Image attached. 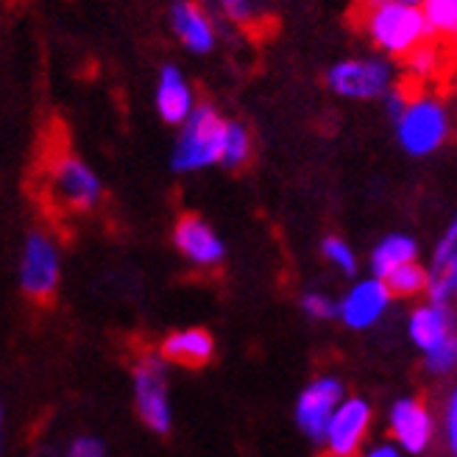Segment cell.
Masks as SVG:
<instances>
[{
	"label": "cell",
	"mask_w": 457,
	"mask_h": 457,
	"mask_svg": "<svg viewBox=\"0 0 457 457\" xmlns=\"http://www.w3.org/2000/svg\"><path fill=\"white\" fill-rule=\"evenodd\" d=\"M220 9L226 17H232L240 26H248L251 20H254V6H251V0H218Z\"/></svg>",
	"instance_id": "cell-26"
},
{
	"label": "cell",
	"mask_w": 457,
	"mask_h": 457,
	"mask_svg": "<svg viewBox=\"0 0 457 457\" xmlns=\"http://www.w3.org/2000/svg\"><path fill=\"white\" fill-rule=\"evenodd\" d=\"M416 240L407 237V235H391L385 237L371 254V270L374 277L385 279L387 273L407 265V262H416Z\"/></svg>",
	"instance_id": "cell-18"
},
{
	"label": "cell",
	"mask_w": 457,
	"mask_h": 457,
	"mask_svg": "<svg viewBox=\"0 0 457 457\" xmlns=\"http://www.w3.org/2000/svg\"><path fill=\"white\" fill-rule=\"evenodd\" d=\"M64 457H106V449H104V444L98 438L84 436V438H76L71 444V449H67Z\"/></svg>",
	"instance_id": "cell-27"
},
{
	"label": "cell",
	"mask_w": 457,
	"mask_h": 457,
	"mask_svg": "<svg viewBox=\"0 0 457 457\" xmlns=\"http://www.w3.org/2000/svg\"><path fill=\"white\" fill-rule=\"evenodd\" d=\"M45 187L56 210L89 212L101 201V181L87 162L67 148L56 145L45 162Z\"/></svg>",
	"instance_id": "cell-2"
},
{
	"label": "cell",
	"mask_w": 457,
	"mask_h": 457,
	"mask_svg": "<svg viewBox=\"0 0 457 457\" xmlns=\"http://www.w3.org/2000/svg\"><path fill=\"white\" fill-rule=\"evenodd\" d=\"M215 352V340L207 329H181L170 332L162 340V357L176 362V365H187V369H198V365L210 362Z\"/></svg>",
	"instance_id": "cell-16"
},
{
	"label": "cell",
	"mask_w": 457,
	"mask_h": 457,
	"mask_svg": "<svg viewBox=\"0 0 457 457\" xmlns=\"http://www.w3.org/2000/svg\"><path fill=\"white\" fill-rule=\"evenodd\" d=\"M371 424V407L365 399H357V396H349L343 399L340 407L335 410V416L329 421V429H327V446H329V454H340V457H352L362 438H365V429Z\"/></svg>",
	"instance_id": "cell-9"
},
{
	"label": "cell",
	"mask_w": 457,
	"mask_h": 457,
	"mask_svg": "<svg viewBox=\"0 0 457 457\" xmlns=\"http://www.w3.org/2000/svg\"><path fill=\"white\" fill-rule=\"evenodd\" d=\"M391 290H387L385 279L371 277L365 282H357L346 299L340 302V318L343 324L352 327V329H365L377 324L382 312L387 310V302H391Z\"/></svg>",
	"instance_id": "cell-12"
},
{
	"label": "cell",
	"mask_w": 457,
	"mask_h": 457,
	"mask_svg": "<svg viewBox=\"0 0 457 457\" xmlns=\"http://www.w3.org/2000/svg\"><path fill=\"white\" fill-rule=\"evenodd\" d=\"M379 4H407V6H424V0H360V6H379Z\"/></svg>",
	"instance_id": "cell-31"
},
{
	"label": "cell",
	"mask_w": 457,
	"mask_h": 457,
	"mask_svg": "<svg viewBox=\"0 0 457 457\" xmlns=\"http://www.w3.org/2000/svg\"><path fill=\"white\" fill-rule=\"evenodd\" d=\"M404 62H407V73L413 79H432L441 71V45L424 42L416 51H410Z\"/></svg>",
	"instance_id": "cell-22"
},
{
	"label": "cell",
	"mask_w": 457,
	"mask_h": 457,
	"mask_svg": "<svg viewBox=\"0 0 457 457\" xmlns=\"http://www.w3.org/2000/svg\"><path fill=\"white\" fill-rule=\"evenodd\" d=\"M387 421H391L394 441L407 454H421L432 441V429H436L432 427V416H429L427 404L413 396L394 402Z\"/></svg>",
	"instance_id": "cell-10"
},
{
	"label": "cell",
	"mask_w": 457,
	"mask_h": 457,
	"mask_svg": "<svg viewBox=\"0 0 457 457\" xmlns=\"http://www.w3.org/2000/svg\"><path fill=\"white\" fill-rule=\"evenodd\" d=\"M327 84L343 98H377L391 87V67L379 59H346L327 73Z\"/></svg>",
	"instance_id": "cell-8"
},
{
	"label": "cell",
	"mask_w": 457,
	"mask_h": 457,
	"mask_svg": "<svg viewBox=\"0 0 457 457\" xmlns=\"http://www.w3.org/2000/svg\"><path fill=\"white\" fill-rule=\"evenodd\" d=\"M302 310L310 318H318V321H327V318L340 315V304H335L329 295H324V293H307L304 299H302Z\"/></svg>",
	"instance_id": "cell-25"
},
{
	"label": "cell",
	"mask_w": 457,
	"mask_h": 457,
	"mask_svg": "<svg viewBox=\"0 0 457 457\" xmlns=\"http://www.w3.org/2000/svg\"><path fill=\"white\" fill-rule=\"evenodd\" d=\"M421 9L432 37L446 45H457V0H424Z\"/></svg>",
	"instance_id": "cell-19"
},
{
	"label": "cell",
	"mask_w": 457,
	"mask_h": 457,
	"mask_svg": "<svg viewBox=\"0 0 457 457\" xmlns=\"http://www.w3.org/2000/svg\"><path fill=\"white\" fill-rule=\"evenodd\" d=\"M162 354H143L134 365V402L143 424L156 436H168L173 427L168 371Z\"/></svg>",
	"instance_id": "cell-4"
},
{
	"label": "cell",
	"mask_w": 457,
	"mask_h": 457,
	"mask_svg": "<svg viewBox=\"0 0 457 457\" xmlns=\"http://www.w3.org/2000/svg\"><path fill=\"white\" fill-rule=\"evenodd\" d=\"M20 287L34 302H48L59 287V248L56 243L31 232L20 257Z\"/></svg>",
	"instance_id": "cell-6"
},
{
	"label": "cell",
	"mask_w": 457,
	"mask_h": 457,
	"mask_svg": "<svg viewBox=\"0 0 457 457\" xmlns=\"http://www.w3.org/2000/svg\"><path fill=\"white\" fill-rule=\"evenodd\" d=\"M170 22L176 37L187 45L193 54H210L215 45V31L210 17L193 0H176L170 9Z\"/></svg>",
	"instance_id": "cell-14"
},
{
	"label": "cell",
	"mask_w": 457,
	"mask_h": 457,
	"mask_svg": "<svg viewBox=\"0 0 457 457\" xmlns=\"http://www.w3.org/2000/svg\"><path fill=\"white\" fill-rule=\"evenodd\" d=\"M228 123L210 104H198L193 114L185 120V131L179 137V145L173 151V170L190 173L210 168L220 162L223 145H226Z\"/></svg>",
	"instance_id": "cell-3"
},
{
	"label": "cell",
	"mask_w": 457,
	"mask_h": 457,
	"mask_svg": "<svg viewBox=\"0 0 457 457\" xmlns=\"http://www.w3.org/2000/svg\"><path fill=\"white\" fill-rule=\"evenodd\" d=\"M396 131H399V143L407 154L427 156L446 140L449 120L438 101L416 98L410 101L404 114L396 120Z\"/></svg>",
	"instance_id": "cell-5"
},
{
	"label": "cell",
	"mask_w": 457,
	"mask_h": 457,
	"mask_svg": "<svg viewBox=\"0 0 457 457\" xmlns=\"http://www.w3.org/2000/svg\"><path fill=\"white\" fill-rule=\"evenodd\" d=\"M407 329H410V340H413L424 354L441 349L444 343L457 332V329H452V318H449L446 307L432 304V302L413 310Z\"/></svg>",
	"instance_id": "cell-15"
},
{
	"label": "cell",
	"mask_w": 457,
	"mask_h": 457,
	"mask_svg": "<svg viewBox=\"0 0 457 457\" xmlns=\"http://www.w3.org/2000/svg\"><path fill=\"white\" fill-rule=\"evenodd\" d=\"M251 156V140H248V131L240 123H228L226 131V145H223V156H220V165L228 170H237L248 162Z\"/></svg>",
	"instance_id": "cell-21"
},
{
	"label": "cell",
	"mask_w": 457,
	"mask_h": 457,
	"mask_svg": "<svg viewBox=\"0 0 457 457\" xmlns=\"http://www.w3.org/2000/svg\"><path fill=\"white\" fill-rule=\"evenodd\" d=\"M321 248H324V257L329 262H335L343 273H354L357 270V257H354V251L349 248V243H343L340 237H327Z\"/></svg>",
	"instance_id": "cell-24"
},
{
	"label": "cell",
	"mask_w": 457,
	"mask_h": 457,
	"mask_svg": "<svg viewBox=\"0 0 457 457\" xmlns=\"http://www.w3.org/2000/svg\"><path fill=\"white\" fill-rule=\"evenodd\" d=\"M343 402V385L335 377L312 379L295 402V424L312 441H324L335 410Z\"/></svg>",
	"instance_id": "cell-7"
},
{
	"label": "cell",
	"mask_w": 457,
	"mask_h": 457,
	"mask_svg": "<svg viewBox=\"0 0 457 457\" xmlns=\"http://www.w3.org/2000/svg\"><path fill=\"white\" fill-rule=\"evenodd\" d=\"M424 357H427V369L432 374H449V371H454L457 369V332L444 343L441 349L429 352Z\"/></svg>",
	"instance_id": "cell-23"
},
{
	"label": "cell",
	"mask_w": 457,
	"mask_h": 457,
	"mask_svg": "<svg viewBox=\"0 0 457 457\" xmlns=\"http://www.w3.org/2000/svg\"><path fill=\"white\" fill-rule=\"evenodd\" d=\"M362 29L377 48L394 56H407L432 37L424 9L407 4L362 6Z\"/></svg>",
	"instance_id": "cell-1"
},
{
	"label": "cell",
	"mask_w": 457,
	"mask_h": 457,
	"mask_svg": "<svg viewBox=\"0 0 457 457\" xmlns=\"http://www.w3.org/2000/svg\"><path fill=\"white\" fill-rule=\"evenodd\" d=\"M444 427H446V444H449V452L457 457V387L452 391L449 402H446V419H444Z\"/></svg>",
	"instance_id": "cell-28"
},
{
	"label": "cell",
	"mask_w": 457,
	"mask_h": 457,
	"mask_svg": "<svg viewBox=\"0 0 457 457\" xmlns=\"http://www.w3.org/2000/svg\"><path fill=\"white\" fill-rule=\"evenodd\" d=\"M156 109L162 114L165 123H185L193 114V93L187 81L173 64L162 67L159 73V87H156Z\"/></svg>",
	"instance_id": "cell-17"
},
{
	"label": "cell",
	"mask_w": 457,
	"mask_h": 457,
	"mask_svg": "<svg viewBox=\"0 0 457 457\" xmlns=\"http://www.w3.org/2000/svg\"><path fill=\"white\" fill-rule=\"evenodd\" d=\"M385 285L394 295H402V299H410V295H419L427 290L429 285V273L419 265V262H407L396 270H391L385 277Z\"/></svg>",
	"instance_id": "cell-20"
},
{
	"label": "cell",
	"mask_w": 457,
	"mask_h": 457,
	"mask_svg": "<svg viewBox=\"0 0 457 457\" xmlns=\"http://www.w3.org/2000/svg\"><path fill=\"white\" fill-rule=\"evenodd\" d=\"M427 273H429V285H427L429 302L446 307L457 295V218L444 232Z\"/></svg>",
	"instance_id": "cell-13"
},
{
	"label": "cell",
	"mask_w": 457,
	"mask_h": 457,
	"mask_svg": "<svg viewBox=\"0 0 457 457\" xmlns=\"http://www.w3.org/2000/svg\"><path fill=\"white\" fill-rule=\"evenodd\" d=\"M385 106H387V114H391L394 120H399L404 114V109L410 106V98L404 96V89H391L385 98Z\"/></svg>",
	"instance_id": "cell-29"
},
{
	"label": "cell",
	"mask_w": 457,
	"mask_h": 457,
	"mask_svg": "<svg viewBox=\"0 0 457 457\" xmlns=\"http://www.w3.org/2000/svg\"><path fill=\"white\" fill-rule=\"evenodd\" d=\"M365 457H402V452L394 444H377L365 452Z\"/></svg>",
	"instance_id": "cell-30"
},
{
	"label": "cell",
	"mask_w": 457,
	"mask_h": 457,
	"mask_svg": "<svg viewBox=\"0 0 457 457\" xmlns=\"http://www.w3.org/2000/svg\"><path fill=\"white\" fill-rule=\"evenodd\" d=\"M173 243L181 254L201 268L220 265V260L226 254V248H223L220 237L215 235V228L207 220H201L198 215L179 218V223L173 228Z\"/></svg>",
	"instance_id": "cell-11"
},
{
	"label": "cell",
	"mask_w": 457,
	"mask_h": 457,
	"mask_svg": "<svg viewBox=\"0 0 457 457\" xmlns=\"http://www.w3.org/2000/svg\"><path fill=\"white\" fill-rule=\"evenodd\" d=\"M329 457H340V454H329Z\"/></svg>",
	"instance_id": "cell-32"
}]
</instances>
